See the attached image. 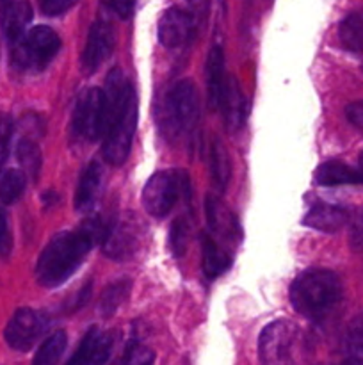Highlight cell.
<instances>
[{"label": "cell", "instance_id": "cell-1", "mask_svg": "<svg viewBox=\"0 0 363 365\" xmlns=\"http://www.w3.org/2000/svg\"><path fill=\"white\" fill-rule=\"evenodd\" d=\"M107 128L103 134V159L110 166H121L130 155L132 141L137 128V95L121 70H112L107 77Z\"/></svg>", "mask_w": 363, "mask_h": 365}, {"label": "cell", "instance_id": "cell-2", "mask_svg": "<svg viewBox=\"0 0 363 365\" xmlns=\"http://www.w3.org/2000/svg\"><path fill=\"white\" fill-rule=\"evenodd\" d=\"M95 245H98V239L84 225L77 230L57 234L36 264L38 284L48 289L63 285L82 266Z\"/></svg>", "mask_w": 363, "mask_h": 365}, {"label": "cell", "instance_id": "cell-3", "mask_svg": "<svg viewBox=\"0 0 363 365\" xmlns=\"http://www.w3.org/2000/svg\"><path fill=\"white\" fill-rule=\"evenodd\" d=\"M342 298L340 278L327 269H308L290 285V303L308 319L326 316Z\"/></svg>", "mask_w": 363, "mask_h": 365}, {"label": "cell", "instance_id": "cell-4", "mask_svg": "<svg viewBox=\"0 0 363 365\" xmlns=\"http://www.w3.org/2000/svg\"><path fill=\"white\" fill-rule=\"evenodd\" d=\"M157 120L169 138L194 128L198 121V91L191 81L184 78L167 89L157 106Z\"/></svg>", "mask_w": 363, "mask_h": 365}, {"label": "cell", "instance_id": "cell-5", "mask_svg": "<svg viewBox=\"0 0 363 365\" xmlns=\"http://www.w3.org/2000/svg\"><path fill=\"white\" fill-rule=\"evenodd\" d=\"M59 50V34L46 25H38L13 43L11 64L23 73H38L52 63Z\"/></svg>", "mask_w": 363, "mask_h": 365}, {"label": "cell", "instance_id": "cell-6", "mask_svg": "<svg viewBox=\"0 0 363 365\" xmlns=\"http://www.w3.org/2000/svg\"><path fill=\"white\" fill-rule=\"evenodd\" d=\"M107 128V98L103 89L88 88L78 95L71 118V132L80 141L103 138Z\"/></svg>", "mask_w": 363, "mask_h": 365}, {"label": "cell", "instance_id": "cell-7", "mask_svg": "<svg viewBox=\"0 0 363 365\" xmlns=\"http://www.w3.org/2000/svg\"><path fill=\"white\" fill-rule=\"evenodd\" d=\"M46 330H48V317L45 314L32 309H18L4 330V339L14 351L25 353L34 348Z\"/></svg>", "mask_w": 363, "mask_h": 365}, {"label": "cell", "instance_id": "cell-8", "mask_svg": "<svg viewBox=\"0 0 363 365\" xmlns=\"http://www.w3.org/2000/svg\"><path fill=\"white\" fill-rule=\"evenodd\" d=\"M180 191V175L159 171L152 175L142 189V207L153 217H164L177 203Z\"/></svg>", "mask_w": 363, "mask_h": 365}, {"label": "cell", "instance_id": "cell-9", "mask_svg": "<svg viewBox=\"0 0 363 365\" xmlns=\"http://www.w3.org/2000/svg\"><path fill=\"white\" fill-rule=\"evenodd\" d=\"M295 328L288 321H274L263 328L258 341V355L263 364H283L292 359Z\"/></svg>", "mask_w": 363, "mask_h": 365}, {"label": "cell", "instance_id": "cell-10", "mask_svg": "<svg viewBox=\"0 0 363 365\" xmlns=\"http://www.w3.org/2000/svg\"><path fill=\"white\" fill-rule=\"evenodd\" d=\"M114 45H116V32L112 25L107 21L98 20L91 25L85 41L84 50L80 56V66L85 73H95L103 61L112 53Z\"/></svg>", "mask_w": 363, "mask_h": 365}, {"label": "cell", "instance_id": "cell-11", "mask_svg": "<svg viewBox=\"0 0 363 365\" xmlns=\"http://www.w3.org/2000/svg\"><path fill=\"white\" fill-rule=\"evenodd\" d=\"M103 253L114 260H128L137 253L139 227L137 221L121 220L109 225L105 237L102 241Z\"/></svg>", "mask_w": 363, "mask_h": 365}, {"label": "cell", "instance_id": "cell-12", "mask_svg": "<svg viewBox=\"0 0 363 365\" xmlns=\"http://www.w3.org/2000/svg\"><path fill=\"white\" fill-rule=\"evenodd\" d=\"M194 24V14L171 7L159 20V41L167 48H178L191 39Z\"/></svg>", "mask_w": 363, "mask_h": 365}, {"label": "cell", "instance_id": "cell-13", "mask_svg": "<svg viewBox=\"0 0 363 365\" xmlns=\"http://www.w3.org/2000/svg\"><path fill=\"white\" fill-rule=\"evenodd\" d=\"M217 107L223 110V118L228 130L238 132L244 127L246 116H248V102H246V96L242 95V89L238 86L237 78L231 77V75L226 77L224 88L221 91L219 106Z\"/></svg>", "mask_w": 363, "mask_h": 365}, {"label": "cell", "instance_id": "cell-14", "mask_svg": "<svg viewBox=\"0 0 363 365\" xmlns=\"http://www.w3.org/2000/svg\"><path fill=\"white\" fill-rule=\"evenodd\" d=\"M32 21V6L28 0H0V29L14 43L27 32Z\"/></svg>", "mask_w": 363, "mask_h": 365}, {"label": "cell", "instance_id": "cell-15", "mask_svg": "<svg viewBox=\"0 0 363 365\" xmlns=\"http://www.w3.org/2000/svg\"><path fill=\"white\" fill-rule=\"evenodd\" d=\"M114 337L110 331L91 328L82 339L80 346L70 359V364H105L112 353Z\"/></svg>", "mask_w": 363, "mask_h": 365}, {"label": "cell", "instance_id": "cell-16", "mask_svg": "<svg viewBox=\"0 0 363 365\" xmlns=\"http://www.w3.org/2000/svg\"><path fill=\"white\" fill-rule=\"evenodd\" d=\"M315 182L324 187L335 185H358L363 184L362 168H351L342 160H326L315 170Z\"/></svg>", "mask_w": 363, "mask_h": 365}, {"label": "cell", "instance_id": "cell-17", "mask_svg": "<svg viewBox=\"0 0 363 365\" xmlns=\"http://www.w3.org/2000/svg\"><path fill=\"white\" fill-rule=\"evenodd\" d=\"M347 221L349 212L344 207L330 205V203H317V205H313L308 210V214L302 220V225L313 228V230L333 234V232L340 230Z\"/></svg>", "mask_w": 363, "mask_h": 365}, {"label": "cell", "instance_id": "cell-18", "mask_svg": "<svg viewBox=\"0 0 363 365\" xmlns=\"http://www.w3.org/2000/svg\"><path fill=\"white\" fill-rule=\"evenodd\" d=\"M201 250H203V273L209 280L221 277L226 273L233 264V257L221 248L210 235H203L201 239Z\"/></svg>", "mask_w": 363, "mask_h": 365}, {"label": "cell", "instance_id": "cell-19", "mask_svg": "<svg viewBox=\"0 0 363 365\" xmlns=\"http://www.w3.org/2000/svg\"><path fill=\"white\" fill-rule=\"evenodd\" d=\"M226 82L224 75V52L219 45H214L206 57V89H209V103L212 107L219 106L221 91Z\"/></svg>", "mask_w": 363, "mask_h": 365}, {"label": "cell", "instance_id": "cell-20", "mask_svg": "<svg viewBox=\"0 0 363 365\" xmlns=\"http://www.w3.org/2000/svg\"><path fill=\"white\" fill-rule=\"evenodd\" d=\"M100 184H102V166L96 160H93L82 171L80 180H78L77 191H75V209L88 210L98 195Z\"/></svg>", "mask_w": 363, "mask_h": 365}, {"label": "cell", "instance_id": "cell-21", "mask_svg": "<svg viewBox=\"0 0 363 365\" xmlns=\"http://www.w3.org/2000/svg\"><path fill=\"white\" fill-rule=\"evenodd\" d=\"M209 168L212 180L219 191H224L228 187L231 175V163L228 155L226 146L221 143V139H214L209 150Z\"/></svg>", "mask_w": 363, "mask_h": 365}, {"label": "cell", "instance_id": "cell-22", "mask_svg": "<svg viewBox=\"0 0 363 365\" xmlns=\"http://www.w3.org/2000/svg\"><path fill=\"white\" fill-rule=\"evenodd\" d=\"M338 38L349 52H363V11H354L340 21Z\"/></svg>", "mask_w": 363, "mask_h": 365}, {"label": "cell", "instance_id": "cell-23", "mask_svg": "<svg viewBox=\"0 0 363 365\" xmlns=\"http://www.w3.org/2000/svg\"><path fill=\"white\" fill-rule=\"evenodd\" d=\"M16 157L21 170H23V173L27 175L31 180H38L39 173H41V163H43L39 146L28 138L20 139V143H18L16 146Z\"/></svg>", "mask_w": 363, "mask_h": 365}, {"label": "cell", "instance_id": "cell-24", "mask_svg": "<svg viewBox=\"0 0 363 365\" xmlns=\"http://www.w3.org/2000/svg\"><path fill=\"white\" fill-rule=\"evenodd\" d=\"M205 205L206 217H209V225L212 230L224 235H237V221L233 220V216H231L216 198L209 196Z\"/></svg>", "mask_w": 363, "mask_h": 365}, {"label": "cell", "instance_id": "cell-25", "mask_svg": "<svg viewBox=\"0 0 363 365\" xmlns=\"http://www.w3.org/2000/svg\"><path fill=\"white\" fill-rule=\"evenodd\" d=\"M66 346H68L66 331H63V330L53 331L50 337H46L45 341H43V344L39 346V349L36 351L34 364L50 365V364L59 362V359L63 356Z\"/></svg>", "mask_w": 363, "mask_h": 365}, {"label": "cell", "instance_id": "cell-26", "mask_svg": "<svg viewBox=\"0 0 363 365\" xmlns=\"http://www.w3.org/2000/svg\"><path fill=\"white\" fill-rule=\"evenodd\" d=\"M27 185V175L20 170H7L0 178V203L13 205L21 198Z\"/></svg>", "mask_w": 363, "mask_h": 365}, {"label": "cell", "instance_id": "cell-27", "mask_svg": "<svg viewBox=\"0 0 363 365\" xmlns=\"http://www.w3.org/2000/svg\"><path fill=\"white\" fill-rule=\"evenodd\" d=\"M130 287L132 282L128 280V278H121V280L110 284L109 287L103 291L102 298H100V312H102V316H112V314L120 309L121 303L128 298Z\"/></svg>", "mask_w": 363, "mask_h": 365}, {"label": "cell", "instance_id": "cell-28", "mask_svg": "<svg viewBox=\"0 0 363 365\" xmlns=\"http://www.w3.org/2000/svg\"><path fill=\"white\" fill-rule=\"evenodd\" d=\"M345 353L349 355L347 362L363 364V314H358L349 323L344 339Z\"/></svg>", "mask_w": 363, "mask_h": 365}, {"label": "cell", "instance_id": "cell-29", "mask_svg": "<svg viewBox=\"0 0 363 365\" xmlns=\"http://www.w3.org/2000/svg\"><path fill=\"white\" fill-rule=\"evenodd\" d=\"M189 241V225L184 217H178L173 225H171L169 232V248L174 257H182L185 253Z\"/></svg>", "mask_w": 363, "mask_h": 365}, {"label": "cell", "instance_id": "cell-30", "mask_svg": "<svg viewBox=\"0 0 363 365\" xmlns=\"http://www.w3.org/2000/svg\"><path fill=\"white\" fill-rule=\"evenodd\" d=\"M13 118L6 113H0V170H2L4 163L7 160V155H9V145L11 138H13Z\"/></svg>", "mask_w": 363, "mask_h": 365}, {"label": "cell", "instance_id": "cell-31", "mask_svg": "<svg viewBox=\"0 0 363 365\" xmlns=\"http://www.w3.org/2000/svg\"><path fill=\"white\" fill-rule=\"evenodd\" d=\"M123 360L127 364H137V365L152 364L153 360H155V353H153L149 348H146L144 344H141V342L134 341L127 346V351H125Z\"/></svg>", "mask_w": 363, "mask_h": 365}, {"label": "cell", "instance_id": "cell-32", "mask_svg": "<svg viewBox=\"0 0 363 365\" xmlns=\"http://www.w3.org/2000/svg\"><path fill=\"white\" fill-rule=\"evenodd\" d=\"M77 4V0H39L43 14L46 16H59Z\"/></svg>", "mask_w": 363, "mask_h": 365}, {"label": "cell", "instance_id": "cell-33", "mask_svg": "<svg viewBox=\"0 0 363 365\" xmlns=\"http://www.w3.org/2000/svg\"><path fill=\"white\" fill-rule=\"evenodd\" d=\"M351 246L358 252H363V209L354 216L351 223V232H349Z\"/></svg>", "mask_w": 363, "mask_h": 365}, {"label": "cell", "instance_id": "cell-34", "mask_svg": "<svg viewBox=\"0 0 363 365\" xmlns=\"http://www.w3.org/2000/svg\"><path fill=\"white\" fill-rule=\"evenodd\" d=\"M345 116H347V120L351 121L354 127L363 130V100L349 103V106L345 107Z\"/></svg>", "mask_w": 363, "mask_h": 365}, {"label": "cell", "instance_id": "cell-35", "mask_svg": "<svg viewBox=\"0 0 363 365\" xmlns=\"http://www.w3.org/2000/svg\"><path fill=\"white\" fill-rule=\"evenodd\" d=\"M11 234L9 227H7V216L2 209H0V253H7L11 250Z\"/></svg>", "mask_w": 363, "mask_h": 365}, {"label": "cell", "instance_id": "cell-36", "mask_svg": "<svg viewBox=\"0 0 363 365\" xmlns=\"http://www.w3.org/2000/svg\"><path fill=\"white\" fill-rule=\"evenodd\" d=\"M112 2L114 11L120 14V18L127 20V18L132 16L134 13V7H135V0H110Z\"/></svg>", "mask_w": 363, "mask_h": 365}, {"label": "cell", "instance_id": "cell-37", "mask_svg": "<svg viewBox=\"0 0 363 365\" xmlns=\"http://www.w3.org/2000/svg\"><path fill=\"white\" fill-rule=\"evenodd\" d=\"M189 6H191L192 9V14H194L196 18H203L206 14V11H209V6H210V0H187Z\"/></svg>", "mask_w": 363, "mask_h": 365}, {"label": "cell", "instance_id": "cell-38", "mask_svg": "<svg viewBox=\"0 0 363 365\" xmlns=\"http://www.w3.org/2000/svg\"><path fill=\"white\" fill-rule=\"evenodd\" d=\"M359 168L363 170V152H362V155H359Z\"/></svg>", "mask_w": 363, "mask_h": 365}]
</instances>
